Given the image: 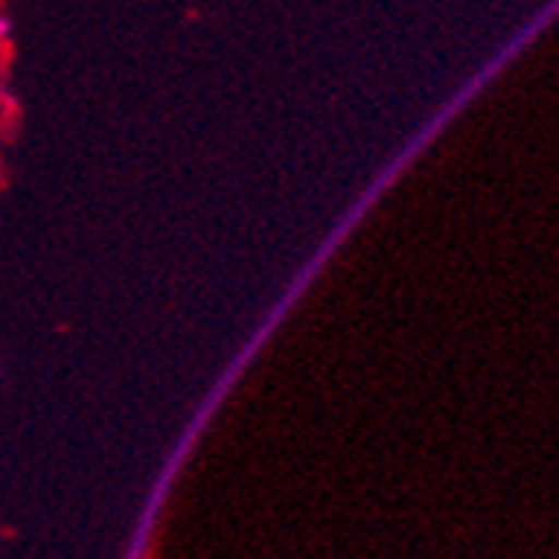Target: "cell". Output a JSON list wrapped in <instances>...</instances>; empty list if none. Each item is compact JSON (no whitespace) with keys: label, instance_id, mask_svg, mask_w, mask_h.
Segmentation results:
<instances>
[{"label":"cell","instance_id":"6da1fadb","mask_svg":"<svg viewBox=\"0 0 559 559\" xmlns=\"http://www.w3.org/2000/svg\"><path fill=\"white\" fill-rule=\"evenodd\" d=\"M8 34H11V21L0 17V37H8Z\"/></svg>","mask_w":559,"mask_h":559}]
</instances>
